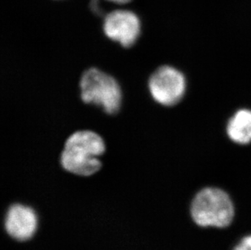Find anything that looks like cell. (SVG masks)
<instances>
[{
	"label": "cell",
	"instance_id": "cell-5",
	"mask_svg": "<svg viewBox=\"0 0 251 250\" xmlns=\"http://www.w3.org/2000/svg\"><path fill=\"white\" fill-rule=\"evenodd\" d=\"M141 29L139 17L130 10H114L106 15L102 24L105 36L124 48L135 45L141 35Z\"/></svg>",
	"mask_w": 251,
	"mask_h": 250
},
{
	"label": "cell",
	"instance_id": "cell-3",
	"mask_svg": "<svg viewBox=\"0 0 251 250\" xmlns=\"http://www.w3.org/2000/svg\"><path fill=\"white\" fill-rule=\"evenodd\" d=\"M191 216L200 226L226 227L234 217V206L227 193L217 188L199 192L191 204Z\"/></svg>",
	"mask_w": 251,
	"mask_h": 250
},
{
	"label": "cell",
	"instance_id": "cell-8",
	"mask_svg": "<svg viewBox=\"0 0 251 250\" xmlns=\"http://www.w3.org/2000/svg\"><path fill=\"white\" fill-rule=\"evenodd\" d=\"M233 250H251V235L245 236Z\"/></svg>",
	"mask_w": 251,
	"mask_h": 250
},
{
	"label": "cell",
	"instance_id": "cell-2",
	"mask_svg": "<svg viewBox=\"0 0 251 250\" xmlns=\"http://www.w3.org/2000/svg\"><path fill=\"white\" fill-rule=\"evenodd\" d=\"M80 98L84 103L102 109L107 115L117 113L122 105V90L116 78L97 68L84 72L79 81Z\"/></svg>",
	"mask_w": 251,
	"mask_h": 250
},
{
	"label": "cell",
	"instance_id": "cell-4",
	"mask_svg": "<svg viewBox=\"0 0 251 250\" xmlns=\"http://www.w3.org/2000/svg\"><path fill=\"white\" fill-rule=\"evenodd\" d=\"M147 87L152 100L163 106H176L185 96L186 79L171 65H163L150 75Z\"/></svg>",
	"mask_w": 251,
	"mask_h": 250
},
{
	"label": "cell",
	"instance_id": "cell-6",
	"mask_svg": "<svg viewBox=\"0 0 251 250\" xmlns=\"http://www.w3.org/2000/svg\"><path fill=\"white\" fill-rule=\"evenodd\" d=\"M5 226L8 235L17 241L30 239L38 228V218L33 209L16 204L7 211Z\"/></svg>",
	"mask_w": 251,
	"mask_h": 250
},
{
	"label": "cell",
	"instance_id": "cell-9",
	"mask_svg": "<svg viewBox=\"0 0 251 250\" xmlns=\"http://www.w3.org/2000/svg\"><path fill=\"white\" fill-rule=\"evenodd\" d=\"M107 1L114 2V3H116V4H126V3L130 2V0H107Z\"/></svg>",
	"mask_w": 251,
	"mask_h": 250
},
{
	"label": "cell",
	"instance_id": "cell-7",
	"mask_svg": "<svg viewBox=\"0 0 251 250\" xmlns=\"http://www.w3.org/2000/svg\"><path fill=\"white\" fill-rule=\"evenodd\" d=\"M227 134L232 142L247 145L251 142V111L242 109L231 117L227 125Z\"/></svg>",
	"mask_w": 251,
	"mask_h": 250
},
{
	"label": "cell",
	"instance_id": "cell-1",
	"mask_svg": "<svg viewBox=\"0 0 251 250\" xmlns=\"http://www.w3.org/2000/svg\"><path fill=\"white\" fill-rule=\"evenodd\" d=\"M106 150L104 139L92 130H78L67 137L60 153L64 170L80 176H90L102 168L100 158Z\"/></svg>",
	"mask_w": 251,
	"mask_h": 250
}]
</instances>
